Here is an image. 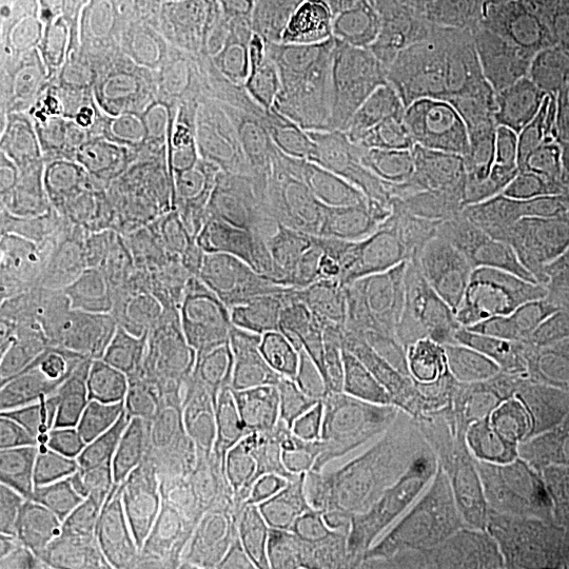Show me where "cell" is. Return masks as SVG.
<instances>
[{
    "label": "cell",
    "instance_id": "obj_1",
    "mask_svg": "<svg viewBox=\"0 0 569 569\" xmlns=\"http://www.w3.org/2000/svg\"><path fill=\"white\" fill-rule=\"evenodd\" d=\"M533 373L505 348L441 342L416 407V435L500 460L536 481L559 446L538 418Z\"/></svg>",
    "mask_w": 569,
    "mask_h": 569
},
{
    "label": "cell",
    "instance_id": "obj_2",
    "mask_svg": "<svg viewBox=\"0 0 569 569\" xmlns=\"http://www.w3.org/2000/svg\"><path fill=\"white\" fill-rule=\"evenodd\" d=\"M392 281L401 317L443 345L502 348L477 268L441 220L413 209L395 216Z\"/></svg>",
    "mask_w": 569,
    "mask_h": 569
},
{
    "label": "cell",
    "instance_id": "obj_3",
    "mask_svg": "<svg viewBox=\"0 0 569 569\" xmlns=\"http://www.w3.org/2000/svg\"><path fill=\"white\" fill-rule=\"evenodd\" d=\"M392 483L411 507L465 510L498 529L519 549L545 561L547 528L533 479L500 460L416 435L392 472Z\"/></svg>",
    "mask_w": 569,
    "mask_h": 569
},
{
    "label": "cell",
    "instance_id": "obj_4",
    "mask_svg": "<svg viewBox=\"0 0 569 569\" xmlns=\"http://www.w3.org/2000/svg\"><path fill=\"white\" fill-rule=\"evenodd\" d=\"M192 207L218 232L284 226L302 207V173L279 140L228 133L204 148L188 171Z\"/></svg>",
    "mask_w": 569,
    "mask_h": 569
},
{
    "label": "cell",
    "instance_id": "obj_5",
    "mask_svg": "<svg viewBox=\"0 0 569 569\" xmlns=\"http://www.w3.org/2000/svg\"><path fill=\"white\" fill-rule=\"evenodd\" d=\"M327 44L348 82L378 102L413 98L432 44L425 0H363L333 4Z\"/></svg>",
    "mask_w": 569,
    "mask_h": 569
},
{
    "label": "cell",
    "instance_id": "obj_6",
    "mask_svg": "<svg viewBox=\"0 0 569 569\" xmlns=\"http://www.w3.org/2000/svg\"><path fill=\"white\" fill-rule=\"evenodd\" d=\"M114 488H74L41 470L0 472V569H77Z\"/></svg>",
    "mask_w": 569,
    "mask_h": 569
},
{
    "label": "cell",
    "instance_id": "obj_7",
    "mask_svg": "<svg viewBox=\"0 0 569 569\" xmlns=\"http://www.w3.org/2000/svg\"><path fill=\"white\" fill-rule=\"evenodd\" d=\"M264 298L194 270L169 284L150 308V321L163 329L199 376L211 378L262 333Z\"/></svg>",
    "mask_w": 569,
    "mask_h": 569
},
{
    "label": "cell",
    "instance_id": "obj_8",
    "mask_svg": "<svg viewBox=\"0 0 569 569\" xmlns=\"http://www.w3.org/2000/svg\"><path fill=\"white\" fill-rule=\"evenodd\" d=\"M87 363L103 413L117 428L176 380L199 376L163 329L140 317L91 323Z\"/></svg>",
    "mask_w": 569,
    "mask_h": 569
},
{
    "label": "cell",
    "instance_id": "obj_9",
    "mask_svg": "<svg viewBox=\"0 0 569 569\" xmlns=\"http://www.w3.org/2000/svg\"><path fill=\"white\" fill-rule=\"evenodd\" d=\"M392 213L369 209L348 230L331 284L342 366L348 350L387 336L401 321L392 281Z\"/></svg>",
    "mask_w": 569,
    "mask_h": 569
},
{
    "label": "cell",
    "instance_id": "obj_10",
    "mask_svg": "<svg viewBox=\"0 0 569 569\" xmlns=\"http://www.w3.org/2000/svg\"><path fill=\"white\" fill-rule=\"evenodd\" d=\"M89 329L91 323L41 340L32 371L2 392V420L39 437L74 435L102 422L87 363Z\"/></svg>",
    "mask_w": 569,
    "mask_h": 569
},
{
    "label": "cell",
    "instance_id": "obj_11",
    "mask_svg": "<svg viewBox=\"0 0 569 569\" xmlns=\"http://www.w3.org/2000/svg\"><path fill=\"white\" fill-rule=\"evenodd\" d=\"M178 465L143 451L112 489L77 569H142L176 536L169 479Z\"/></svg>",
    "mask_w": 569,
    "mask_h": 569
},
{
    "label": "cell",
    "instance_id": "obj_12",
    "mask_svg": "<svg viewBox=\"0 0 569 569\" xmlns=\"http://www.w3.org/2000/svg\"><path fill=\"white\" fill-rule=\"evenodd\" d=\"M500 143L489 173L500 194L529 222L549 213L563 163L547 121L531 103V81L507 66L500 82Z\"/></svg>",
    "mask_w": 569,
    "mask_h": 569
},
{
    "label": "cell",
    "instance_id": "obj_13",
    "mask_svg": "<svg viewBox=\"0 0 569 569\" xmlns=\"http://www.w3.org/2000/svg\"><path fill=\"white\" fill-rule=\"evenodd\" d=\"M2 306L39 340L89 326L87 306L68 244L44 226H21L2 268Z\"/></svg>",
    "mask_w": 569,
    "mask_h": 569
},
{
    "label": "cell",
    "instance_id": "obj_14",
    "mask_svg": "<svg viewBox=\"0 0 569 569\" xmlns=\"http://www.w3.org/2000/svg\"><path fill=\"white\" fill-rule=\"evenodd\" d=\"M502 60L481 47L453 66L446 93L427 112L435 140L472 171H489L500 143Z\"/></svg>",
    "mask_w": 569,
    "mask_h": 569
},
{
    "label": "cell",
    "instance_id": "obj_15",
    "mask_svg": "<svg viewBox=\"0 0 569 569\" xmlns=\"http://www.w3.org/2000/svg\"><path fill=\"white\" fill-rule=\"evenodd\" d=\"M395 555L409 569H552L483 519L449 507H411Z\"/></svg>",
    "mask_w": 569,
    "mask_h": 569
},
{
    "label": "cell",
    "instance_id": "obj_16",
    "mask_svg": "<svg viewBox=\"0 0 569 569\" xmlns=\"http://www.w3.org/2000/svg\"><path fill=\"white\" fill-rule=\"evenodd\" d=\"M204 268L213 277L264 300H279L298 284L283 226H253L218 232L207 244Z\"/></svg>",
    "mask_w": 569,
    "mask_h": 569
},
{
    "label": "cell",
    "instance_id": "obj_17",
    "mask_svg": "<svg viewBox=\"0 0 569 569\" xmlns=\"http://www.w3.org/2000/svg\"><path fill=\"white\" fill-rule=\"evenodd\" d=\"M298 449L315 468L331 505L348 519L361 521L371 502L392 483L350 420L326 428Z\"/></svg>",
    "mask_w": 569,
    "mask_h": 569
},
{
    "label": "cell",
    "instance_id": "obj_18",
    "mask_svg": "<svg viewBox=\"0 0 569 569\" xmlns=\"http://www.w3.org/2000/svg\"><path fill=\"white\" fill-rule=\"evenodd\" d=\"M507 60L529 81L559 87L569 61V0H521L509 21Z\"/></svg>",
    "mask_w": 569,
    "mask_h": 569
},
{
    "label": "cell",
    "instance_id": "obj_19",
    "mask_svg": "<svg viewBox=\"0 0 569 569\" xmlns=\"http://www.w3.org/2000/svg\"><path fill=\"white\" fill-rule=\"evenodd\" d=\"M253 106L272 129L312 136L329 121V96L319 79L300 63L279 61L260 70L249 91Z\"/></svg>",
    "mask_w": 569,
    "mask_h": 569
},
{
    "label": "cell",
    "instance_id": "obj_20",
    "mask_svg": "<svg viewBox=\"0 0 569 569\" xmlns=\"http://www.w3.org/2000/svg\"><path fill=\"white\" fill-rule=\"evenodd\" d=\"M84 136L74 106L68 102L58 119L42 127L41 136L32 143L26 180L32 201L44 204L70 203L81 190Z\"/></svg>",
    "mask_w": 569,
    "mask_h": 569
},
{
    "label": "cell",
    "instance_id": "obj_21",
    "mask_svg": "<svg viewBox=\"0 0 569 569\" xmlns=\"http://www.w3.org/2000/svg\"><path fill=\"white\" fill-rule=\"evenodd\" d=\"M533 403L552 443L569 449V308L557 300L536 357Z\"/></svg>",
    "mask_w": 569,
    "mask_h": 569
},
{
    "label": "cell",
    "instance_id": "obj_22",
    "mask_svg": "<svg viewBox=\"0 0 569 569\" xmlns=\"http://www.w3.org/2000/svg\"><path fill=\"white\" fill-rule=\"evenodd\" d=\"M239 465L211 458L176 468L169 479V502L176 536L203 538Z\"/></svg>",
    "mask_w": 569,
    "mask_h": 569
},
{
    "label": "cell",
    "instance_id": "obj_23",
    "mask_svg": "<svg viewBox=\"0 0 569 569\" xmlns=\"http://www.w3.org/2000/svg\"><path fill=\"white\" fill-rule=\"evenodd\" d=\"M136 87L133 58L124 51H108L93 60L82 91V108L98 140H112L129 122Z\"/></svg>",
    "mask_w": 569,
    "mask_h": 569
},
{
    "label": "cell",
    "instance_id": "obj_24",
    "mask_svg": "<svg viewBox=\"0 0 569 569\" xmlns=\"http://www.w3.org/2000/svg\"><path fill=\"white\" fill-rule=\"evenodd\" d=\"M533 489L547 528L545 563L552 569H569V449L557 448Z\"/></svg>",
    "mask_w": 569,
    "mask_h": 569
},
{
    "label": "cell",
    "instance_id": "obj_25",
    "mask_svg": "<svg viewBox=\"0 0 569 569\" xmlns=\"http://www.w3.org/2000/svg\"><path fill=\"white\" fill-rule=\"evenodd\" d=\"M531 226L529 251L555 300L569 308V232L549 218Z\"/></svg>",
    "mask_w": 569,
    "mask_h": 569
},
{
    "label": "cell",
    "instance_id": "obj_26",
    "mask_svg": "<svg viewBox=\"0 0 569 569\" xmlns=\"http://www.w3.org/2000/svg\"><path fill=\"white\" fill-rule=\"evenodd\" d=\"M39 336L20 317L2 306L0 319V385L2 392L18 387L39 357Z\"/></svg>",
    "mask_w": 569,
    "mask_h": 569
},
{
    "label": "cell",
    "instance_id": "obj_27",
    "mask_svg": "<svg viewBox=\"0 0 569 569\" xmlns=\"http://www.w3.org/2000/svg\"><path fill=\"white\" fill-rule=\"evenodd\" d=\"M531 103L547 121L561 154L563 176L569 173V87L531 82Z\"/></svg>",
    "mask_w": 569,
    "mask_h": 569
},
{
    "label": "cell",
    "instance_id": "obj_28",
    "mask_svg": "<svg viewBox=\"0 0 569 569\" xmlns=\"http://www.w3.org/2000/svg\"><path fill=\"white\" fill-rule=\"evenodd\" d=\"M142 569H222V566L203 538L173 536Z\"/></svg>",
    "mask_w": 569,
    "mask_h": 569
},
{
    "label": "cell",
    "instance_id": "obj_29",
    "mask_svg": "<svg viewBox=\"0 0 569 569\" xmlns=\"http://www.w3.org/2000/svg\"><path fill=\"white\" fill-rule=\"evenodd\" d=\"M451 21L456 28L468 30L472 34L493 28L502 16L500 0H451Z\"/></svg>",
    "mask_w": 569,
    "mask_h": 569
},
{
    "label": "cell",
    "instance_id": "obj_30",
    "mask_svg": "<svg viewBox=\"0 0 569 569\" xmlns=\"http://www.w3.org/2000/svg\"><path fill=\"white\" fill-rule=\"evenodd\" d=\"M547 218L569 232V173L563 176L557 192L552 194Z\"/></svg>",
    "mask_w": 569,
    "mask_h": 569
},
{
    "label": "cell",
    "instance_id": "obj_31",
    "mask_svg": "<svg viewBox=\"0 0 569 569\" xmlns=\"http://www.w3.org/2000/svg\"><path fill=\"white\" fill-rule=\"evenodd\" d=\"M249 569H291V561H289L283 547L277 545L274 538H272V547L268 550V555H266L262 561H258L253 568Z\"/></svg>",
    "mask_w": 569,
    "mask_h": 569
},
{
    "label": "cell",
    "instance_id": "obj_32",
    "mask_svg": "<svg viewBox=\"0 0 569 569\" xmlns=\"http://www.w3.org/2000/svg\"><path fill=\"white\" fill-rule=\"evenodd\" d=\"M373 569H409L406 563L395 555V552H382L378 561L373 563Z\"/></svg>",
    "mask_w": 569,
    "mask_h": 569
},
{
    "label": "cell",
    "instance_id": "obj_33",
    "mask_svg": "<svg viewBox=\"0 0 569 569\" xmlns=\"http://www.w3.org/2000/svg\"><path fill=\"white\" fill-rule=\"evenodd\" d=\"M561 87H569V61L568 66H566V70H563V81H561Z\"/></svg>",
    "mask_w": 569,
    "mask_h": 569
},
{
    "label": "cell",
    "instance_id": "obj_34",
    "mask_svg": "<svg viewBox=\"0 0 569 569\" xmlns=\"http://www.w3.org/2000/svg\"><path fill=\"white\" fill-rule=\"evenodd\" d=\"M331 4H352V2H363V0H329Z\"/></svg>",
    "mask_w": 569,
    "mask_h": 569
}]
</instances>
